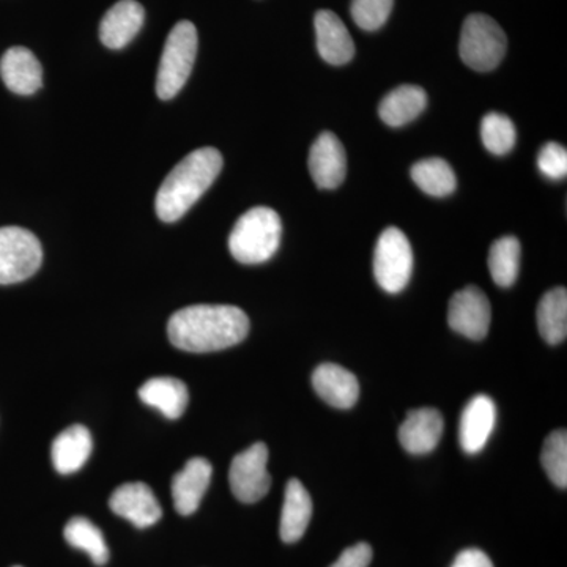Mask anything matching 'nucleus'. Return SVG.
I'll use <instances>...</instances> for the list:
<instances>
[{"label":"nucleus","instance_id":"16","mask_svg":"<svg viewBox=\"0 0 567 567\" xmlns=\"http://www.w3.org/2000/svg\"><path fill=\"white\" fill-rule=\"evenodd\" d=\"M312 386L334 409H352L360 398L357 377L339 364H320L312 374Z\"/></svg>","mask_w":567,"mask_h":567},{"label":"nucleus","instance_id":"26","mask_svg":"<svg viewBox=\"0 0 567 567\" xmlns=\"http://www.w3.org/2000/svg\"><path fill=\"white\" fill-rule=\"evenodd\" d=\"M522 246L516 237L498 238L488 254V270L496 286L511 287L520 271Z\"/></svg>","mask_w":567,"mask_h":567},{"label":"nucleus","instance_id":"23","mask_svg":"<svg viewBox=\"0 0 567 567\" xmlns=\"http://www.w3.org/2000/svg\"><path fill=\"white\" fill-rule=\"evenodd\" d=\"M537 327L547 344L557 346L567 336V292L565 287H555L544 295L537 306Z\"/></svg>","mask_w":567,"mask_h":567},{"label":"nucleus","instance_id":"27","mask_svg":"<svg viewBox=\"0 0 567 567\" xmlns=\"http://www.w3.org/2000/svg\"><path fill=\"white\" fill-rule=\"evenodd\" d=\"M481 137L488 152L494 155H506L516 145V126L507 115L491 112L484 115L481 123Z\"/></svg>","mask_w":567,"mask_h":567},{"label":"nucleus","instance_id":"17","mask_svg":"<svg viewBox=\"0 0 567 567\" xmlns=\"http://www.w3.org/2000/svg\"><path fill=\"white\" fill-rule=\"evenodd\" d=\"M0 76L7 87L18 95H32L43 84V69L28 48L14 47L0 61Z\"/></svg>","mask_w":567,"mask_h":567},{"label":"nucleus","instance_id":"2","mask_svg":"<svg viewBox=\"0 0 567 567\" xmlns=\"http://www.w3.org/2000/svg\"><path fill=\"white\" fill-rule=\"evenodd\" d=\"M221 153L213 147L197 148L182 159L164 178L155 199L156 215L164 223H175L193 207L218 178Z\"/></svg>","mask_w":567,"mask_h":567},{"label":"nucleus","instance_id":"8","mask_svg":"<svg viewBox=\"0 0 567 567\" xmlns=\"http://www.w3.org/2000/svg\"><path fill=\"white\" fill-rule=\"evenodd\" d=\"M267 465L268 447L260 442L234 457L229 483L237 499L251 505L268 494L271 476Z\"/></svg>","mask_w":567,"mask_h":567},{"label":"nucleus","instance_id":"6","mask_svg":"<svg viewBox=\"0 0 567 567\" xmlns=\"http://www.w3.org/2000/svg\"><path fill=\"white\" fill-rule=\"evenodd\" d=\"M43 249L39 238L22 227H0V284L25 281L39 271Z\"/></svg>","mask_w":567,"mask_h":567},{"label":"nucleus","instance_id":"24","mask_svg":"<svg viewBox=\"0 0 567 567\" xmlns=\"http://www.w3.org/2000/svg\"><path fill=\"white\" fill-rule=\"evenodd\" d=\"M412 178L417 188L429 196L446 197L457 188V178L453 167L442 158L417 162L412 167Z\"/></svg>","mask_w":567,"mask_h":567},{"label":"nucleus","instance_id":"31","mask_svg":"<svg viewBox=\"0 0 567 567\" xmlns=\"http://www.w3.org/2000/svg\"><path fill=\"white\" fill-rule=\"evenodd\" d=\"M372 561V548L369 544L360 543L346 548L338 561L330 567H369Z\"/></svg>","mask_w":567,"mask_h":567},{"label":"nucleus","instance_id":"1","mask_svg":"<svg viewBox=\"0 0 567 567\" xmlns=\"http://www.w3.org/2000/svg\"><path fill=\"white\" fill-rule=\"evenodd\" d=\"M249 319L237 306L196 305L171 317L167 334L177 349L192 353L218 352L245 341Z\"/></svg>","mask_w":567,"mask_h":567},{"label":"nucleus","instance_id":"4","mask_svg":"<svg viewBox=\"0 0 567 567\" xmlns=\"http://www.w3.org/2000/svg\"><path fill=\"white\" fill-rule=\"evenodd\" d=\"M197 29L193 22L181 21L167 37L156 78V93L159 99L171 100L182 91L188 81L196 61Z\"/></svg>","mask_w":567,"mask_h":567},{"label":"nucleus","instance_id":"32","mask_svg":"<svg viewBox=\"0 0 567 567\" xmlns=\"http://www.w3.org/2000/svg\"><path fill=\"white\" fill-rule=\"evenodd\" d=\"M451 567H494V563L491 561V558L483 550L466 548V550L457 555Z\"/></svg>","mask_w":567,"mask_h":567},{"label":"nucleus","instance_id":"9","mask_svg":"<svg viewBox=\"0 0 567 567\" xmlns=\"http://www.w3.org/2000/svg\"><path fill=\"white\" fill-rule=\"evenodd\" d=\"M492 309L480 287L468 286L453 295L447 308V323L456 333L481 341L491 327Z\"/></svg>","mask_w":567,"mask_h":567},{"label":"nucleus","instance_id":"15","mask_svg":"<svg viewBox=\"0 0 567 567\" xmlns=\"http://www.w3.org/2000/svg\"><path fill=\"white\" fill-rule=\"evenodd\" d=\"M317 50L331 65H346L354 55V43L344 22L330 10L317 11L315 18Z\"/></svg>","mask_w":567,"mask_h":567},{"label":"nucleus","instance_id":"22","mask_svg":"<svg viewBox=\"0 0 567 567\" xmlns=\"http://www.w3.org/2000/svg\"><path fill=\"white\" fill-rule=\"evenodd\" d=\"M425 104H427V95L423 89L417 85H401L388 93L380 103V118L386 125L398 128L420 117L421 112L425 110Z\"/></svg>","mask_w":567,"mask_h":567},{"label":"nucleus","instance_id":"28","mask_svg":"<svg viewBox=\"0 0 567 567\" xmlns=\"http://www.w3.org/2000/svg\"><path fill=\"white\" fill-rule=\"evenodd\" d=\"M544 470L551 483L559 488L567 487V432L565 429L551 432L544 442L540 454Z\"/></svg>","mask_w":567,"mask_h":567},{"label":"nucleus","instance_id":"5","mask_svg":"<svg viewBox=\"0 0 567 567\" xmlns=\"http://www.w3.org/2000/svg\"><path fill=\"white\" fill-rule=\"evenodd\" d=\"M507 50L506 33L494 18L473 13L462 28L458 54L475 71H492L499 65Z\"/></svg>","mask_w":567,"mask_h":567},{"label":"nucleus","instance_id":"14","mask_svg":"<svg viewBox=\"0 0 567 567\" xmlns=\"http://www.w3.org/2000/svg\"><path fill=\"white\" fill-rule=\"evenodd\" d=\"M212 473V464L207 458L194 457L174 476L173 498L178 514L192 516L196 513L210 486Z\"/></svg>","mask_w":567,"mask_h":567},{"label":"nucleus","instance_id":"25","mask_svg":"<svg viewBox=\"0 0 567 567\" xmlns=\"http://www.w3.org/2000/svg\"><path fill=\"white\" fill-rule=\"evenodd\" d=\"M63 536L71 547L85 551L96 566H104L110 559V550H107L102 529L92 524L89 518H71L63 529Z\"/></svg>","mask_w":567,"mask_h":567},{"label":"nucleus","instance_id":"11","mask_svg":"<svg viewBox=\"0 0 567 567\" xmlns=\"http://www.w3.org/2000/svg\"><path fill=\"white\" fill-rule=\"evenodd\" d=\"M309 173L320 189H334L344 182L347 155L344 145L333 133H322L309 153Z\"/></svg>","mask_w":567,"mask_h":567},{"label":"nucleus","instance_id":"19","mask_svg":"<svg viewBox=\"0 0 567 567\" xmlns=\"http://www.w3.org/2000/svg\"><path fill=\"white\" fill-rule=\"evenodd\" d=\"M93 442L85 425L74 424L55 436L52 443V464L61 475H71L91 457Z\"/></svg>","mask_w":567,"mask_h":567},{"label":"nucleus","instance_id":"3","mask_svg":"<svg viewBox=\"0 0 567 567\" xmlns=\"http://www.w3.org/2000/svg\"><path fill=\"white\" fill-rule=\"evenodd\" d=\"M282 224L278 213L268 207L251 208L235 223L229 249L240 264L267 262L281 245Z\"/></svg>","mask_w":567,"mask_h":567},{"label":"nucleus","instance_id":"12","mask_svg":"<svg viewBox=\"0 0 567 567\" xmlns=\"http://www.w3.org/2000/svg\"><path fill=\"white\" fill-rule=\"evenodd\" d=\"M445 429L442 413L435 409H417L406 413L399 429V442L410 454H429L439 446Z\"/></svg>","mask_w":567,"mask_h":567},{"label":"nucleus","instance_id":"18","mask_svg":"<svg viewBox=\"0 0 567 567\" xmlns=\"http://www.w3.org/2000/svg\"><path fill=\"white\" fill-rule=\"evenodd\" d=\"M144 9L136 0H121L104 14L100 40L110 50H122L141 31Z\"/></svg>","mask_w":567,"mask_h":567},{"label":"nucleus","instance_id":"10","mask_svg":"<svg viewBox=\"0 0 567 567\" xmlns=\"http://www.w3.org/2000/svg\"><path fill=\"white\" fill-rule=\"evenodd\" d=\"M110 506L112 513L141 529L152 527L163 516L158 499L144 483H128L115 488Z\"/></svg>","mask_w":567,"mask_h":567},{"label":"nucleus","instance_id":"33","mask_svg":"<svg viewBox=\"0 0 567 567\" xmlns=\"http://www.w3.org/2000/svg\"><path fill=\"white\" fill-rule=\"evenodd\" d=\"M14 567H21V566H14Z\"/></svg>","mask_w":567,"mask_h":567},{"label":"nucleus","instance_id":"21","mask_svg":"<svg viewBox=\"0 0 567 567\" xmlns=\"http://www.w3.org/2000/svg\"><path fill=\"white\" fill-rule=\"evenodd\" d=\"M140 398L144 404L155 406L169 420H178L189 402L188 388L174 377H155L141 386Z\"/></svg>","mask_w":567,"mask_h":567},{"label":"nucleus","instance_id":"29","mask_svg":"<svg viewBox=\"0 0 567 567\" xmlns=\"http://www.w3.org/2000/svg\"><path fill=\"white\" fill-rule=\"evenodd\" d=\"M394 0H352L350 13L354 24L363 31H379L390 18Z\"/></svg>","mask_w":567,"mask_h":567},{"label":"nucleus","instance_id":"13","mask_svg":"<svg viewBox=\"0 0 567 567\" xmlns=\"http://www.w3.org/2000/svg\"><path fill=\"white\" fill-rule=\"evenodd\" d=\"M496 406L488 395L477 394L466 404L458 424V442L466 454H477L494 432Z\"/></svg>","mask_w":567,"mask_h":567},{"label":"nucleus","instance_id":"20","mask_svg":"<svg viewBox=\"0 0 567 567\" xmlns=\"http://www.w3.org/2000/svg\"><path fill=\"white\" fill-rule=\"evenodd\" d=\"M312 517V499L303 484L292 477L287 483L279 535L284 543L293 544L303 537Z\"/></svg>","mask_w":567,"mask_h":567},{"label":"nucleus","instance_id":"7","mask_svg":"<svg viewBox=\"0 0 567 567\" xmlns=\"http://www.w3.org/2000/svg\"><path fill=\"white\" fill-rule=\"evenodd\" d=\"M413 271V251L409 238L398 227H388L380 235L374 252L377 282L388 293L405 289Z\"/></svg>","mask_w":567,"mask_h":567},{"label":"nucleus","instance_id":"30","mask_svg":"<svg viewBox=\"0 0 567 567\" xmlns=\"http://www.w3.org/2000/svg\"><path fill=\"white\" fill-rule=\"evenodd\" d=\"M537 167L551 181H561L567 174V152L557 142H548L537 155Z\"/></svg>","mask_w":567,"mask_h":567}]
</instances>
